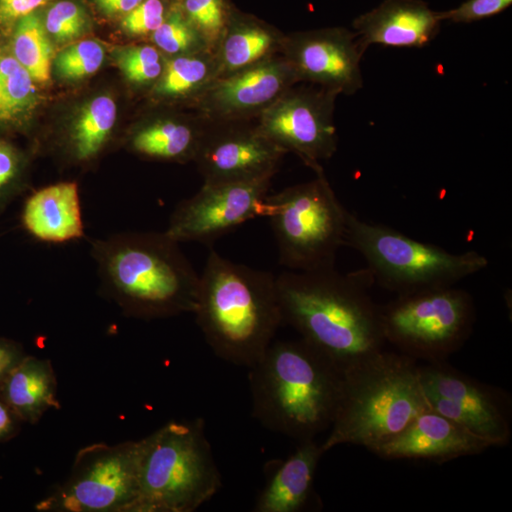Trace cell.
I'll return each mask as SVG.
<instances>
[{"instance_id":"cell-8","label":"cell","mask_w":512,"mask_h":512,"mask_svg":"<svg viewBox=\"0 0 512 512\" xmlns=\"http://www.w3.org/2000/svg\"><path fill=\"white\" fill-rule=\"evenodd\" d=\"M82 202L63 152L23 101L0 90V249L52 243Z\"/></svg>"},{"instance_id":"cell-9","label":"cell","mask_w":512,"mask_h":512,"mask_svg":"<svg viewBox=\"0 0 512 512\" xmlns=\"http://www.w3.org/2000/svg\"><path fill=\"white\" fill-rule=\"evenodd\" d=\"M23 103L69 164H99L109 99L90 50L67 23L33 44Z\"/></svg>"},{"instance_id":"cell-16","label":"cell","mask_w":512,"mask_h":512,"mask_svg":"<svg viewBox=\"0 0 512 512\" xmlns=\"http://www.w3.org/2000/svg\"><path fill=\"white\" fill-rule=\"evenodd\" d=\"M90 55L114 86H135L164 73L177 54L169 19L145 2H122L95 21Z\"/></svg>"},{"instance_id":"cell-2","label":"cell","mask_w":512,"mask_h":512,"mask_svg":"<svg viewBox=\"0 0 512 512\" xmlns=\"http://www.w3.org/2000/svg\"><path fill=\"white\" fill-rule=\"evenodd\" d=\"M387 323L408 366L512 361V241L416 243Z\"/></svg>"},{"instance_id":"cell-22","label":"cell","mask_w":512,"mask_h":512,"mask_svg":"<svg viewBox=\"0 0 512 512\" xmlns=\"http://www.w3.org/2000/svg\"><path fill=\"white\" fill-rule=\"evenodd\" d=\"M511 241H512V238H511Z\"/></svg>"},{"instance_id":"cell-18","label":"cell","mask_w":512,"mask_h":512,"mask_svg":"<svg viewBox=\"0 0 512 512\" xmlns=\"http://www.w3.org/2000/svg\"><path fill=\"white\" fill-rule=\"evenodd\" d=\"M93 0H0V54L16 55L65 25Z\"/></svg>"},{"instance_id":"cell-5","label":"cell","mask_w":512,"mask_h":512,"mask_svg":"<svg viewBox=\"0 0 512 512\" xmlns=\"http://www.w3.org/2000/svg\"><path fill=\"white\" fill-rule=\"evenodd\" d=\"M385 213L418 243L512 238V126L433 158Z\"/></svg>"},{"instance_id":"cell-3","label":"cell","mask_w":512,"mask_h":512,"mask_svg":"<svg viewBox=\"0 0 512 512\" xmlns=\"http://www.w3.org/2000/svg\"><path fill=\"white\" fill-rule=\"evenodd\" d=\"M44 442L55 465L88 486L124 488L167 475L156 368L126 363L65 385L50 406Z\"/></svg>"},{"instance_id":"cell-19","label":"cell","mask_w":512,"mask_h":512,"mask_svg":"<svg viewBox=\"0 0 512 512\" xmlns=\"http://www.w3.org/2000/svg\"><path fill=\"white\" fill-rule=\"evenodd\" d=\"M42 319L18 289L0 283V385L6 384L35 353Z\"/></svg>"},{"instance_id":"cell-7","label":"cell","mask_w":512,"mask_h":512,"mask_svg":"<svg viewBox=\"0 0 512 512\" xmlns=\"http://www.w3.org/2000/svg\"><path fill=\"white\" fill-rule=\"evenodd\" d=\"M234 215L219 192L186 196L165 213L133 275L137 313L160 329L202 310L232 245Z\"/></svg>"},{"instance_id":"cell-21","label":"cell","mask_w":512,"mask_h":512,"mask_svg":"<svg viewBox=\"0 0 512 512\" xmlns=\"http://www.w3.org/2000/svg\"><path fill=\"white\" fill-rule=\"evenodd\" d=\"M416 512H442L437 505H433L431 501H421L420 507Z\"/></svg>"},{"instance_id":"cell-1","label":"cell","mask_w":512,"mask_h":512,"mask_svg":"<svg viewBox=\"0 0 512 512\" xmlns=\"http://www.w3.org/2000/svg\"><path fill=\"white\" fill-rule=\"evenodd\" d=\"M512 437V361L406 366L387 393L359 404L330 461L353 484L421 488Z\"/></svg>"},{"instance_id":"cell-12","label":"cell","mask_w":512,"mask_h":512,"mask_svg":"<svg viewBox=\"0 0 512 512\" xmlns=\"http://www.w3.org/2000/svg\"><path fill=\"white\" fill-rule=\"evenodd\" d=\"M302 78L332 116L423 101L412 78L357 14L332 29L327 46L302 71Z\"/></svg>"},{"instance_id":"cell-13","label":"cell","mask_w":512,"mask_h":512,"mask_svg":"<svg viewBox=\"0 0 512 512\" xmlns=\"http://www.w3.org/2000/svg\"><path fill=\"white\" fill-rule=\"evenodd\" d=\"M228 116L249 154L275 173H310L329 141L332 114L308 90L239 95Z\"/></svg>"},{"instance_id":"cell-20","label":"cell","mask_w":512,"mask_h":512,"mask_svg":"<svg viewBox=\"0 0 512 512\" xmlns=\"http://www.w3.org/2000/svg\"><path fill=\"white\" fill-rule=\"evenodd\" d=\"M287 0H188L205 27L217 33L251 31Z\"/></svg>"},{"instance_id":"cell-4","label":"cell","mask_w":512,"mask_h":512,"mask_svg":"<svg viewBox=\"0 0 512 512\" xmlns=\"http://www.w3.org/2000/svg\"><path fill=\"white\" fill-rule=\"evenodd\" d=\"M416 243L399 226L382 238L310 236L262 266L258 296L275 310L311 321L387 323Z\"/></svg>"},{"instance_id":"cell-11","label":"cell","mask_w":512,"mask_h":512,"mask_svg":"<svg viewBox=\"0 0 512 512\" xmlns=\"http://www.w3.org/2000/svg\"><path fill=\"white\" fill-rule=\"evenodd\" d=\"M431 110L439 154L511 128L512 40L467 38L461 31Z\"/></svg>"},{"instance_id":"cell-15","label":"cell","mask_w":512,"mask_h":512,"mask_svg":"<svg viewBox=\"0 0 512 512\" xmlns=\"http://www.w3.org/2000/svg\"><path fill=\"white\" fill-rule=\"evenodd\" d=\"M207 120V95L188 80H167L131 95L110 114V139L129 160L154 162L190 147Z\"/></svg>"},{"instance_id":"cell-6","label":"cell","mask_w":512,"mask_h":512,"mask_svg":"<svg viewBox=\"0 0 512 512\" xmlns=\"http://www.w3.org/2000/svg\"><path fill=\"white\" fill-rule=\"evenodd\" d=\"M439 147L433 110L423 101L332 116L329 141L302 184L321 200L387 209Z\"/></svg>"},{"instance_id":"cell-14","label":"cell","mask_w":512,"mask_h":512,"mask_svg":"<svg viewBox=\"0 0 512 512\" xmlns=\"http://www.w3.org/2000/svg\"><path fill=\"white\" fill-rule=\"evenodd\" d=\"M363 19L431 105L461 35L452 2L366 0Z\"/></svg>"},{"instance_id":"cell-17","label":"cell","mask_w":512,"mask_h":512,"mask_svg":"<svg viewBox=\"0 0 512 512\" xmlns=\"http://www.w3.org/2000/svg\"><path fill=\"white\" fill-rule=\"evenodd\" d=\"M332 25L323 0H287L243 40V55L264 73L304 71L327 46Z\"/></svg>"},{"instance_id":"cell-10","label":"cell","mask_w":512,"mask_h":512,"mask_svg":"<svg viewBox=\"0 0 512 512\" xmlns=\"http://www.w3.org/2000/svg\"><path fill=\"white\" fill-rule=\"evenodd\" d=\"M184 512H370L332 465L251 463L190 478Z\"/></svg>"}]
</instances>
